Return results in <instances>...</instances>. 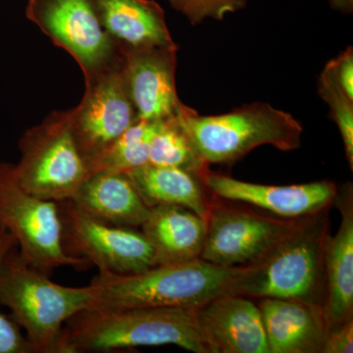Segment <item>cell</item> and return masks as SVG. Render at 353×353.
Wrapping results in <instances>:
<instances>
[{
  "label": "cell",
  "mask_w": 353,
  "mask_h": 353,
  "mask_svg": "<svg viewBox=\"0 0 353 353\" xmlns=\"http://www.w3.org/2000/svg\"><path fill=\"white\" fill-rule=\"evenodd\" d=\"M0 232L12 234L22 256L46 275L62 266L88 265L64 252L57 202L26 190L7 162H0Z\"/></svg>",
  "instance_id": "52a82bcc"
},
{
  "label": "cell",
  "mask_w": 353,
  "mask_h": 353,
  "mask_svg": "<svg viewBox=\"0 0 353 353\" xmlns=\"http://www.w3.org/2000/svg\"><path fill=\"white\" fill-rule=\"evenodd\" d=\"M181 125L202 159L231 164L259 146L290 152L301 146L303 126L290 114L268 103L245 104L231 112L201 116L183 104Z\"/></svg>",
  "instance_id": "5b68a950"
},
{
  "label": "cell",
  "mask_w": 353,
  "mask_h": 353,
  "mask_svg": "<svg viewBox=\"0 0 353 353\" xmlns=\"http://www.w3.org/2000/svg\"><path fill=\"white\" fill-rule=\"evenodd\" d=\"M353 352V319L330 327L325 336L322 353Z\"/></svg>",
  "instance_id": "484cf974"
},
{
  "label": "cell",
  "mask_w": 353,
  "mask_h": 353,
  "mask_svg": "<svg viewBox=\"0 0 353 353\" xmlns=\"http://www.w3.org/2000/svg\"><path fill=\"white\" fill-rule=\"evenodd\" d=\"M240 269L199 259L157 265L129 275L99 273L90 283L97 290L94 308H199L217 297L232 294Z\"/></svg>",
  "instance_id": "277c9868"
},
{
  "label": "cell",
  "mask_w": 353,
  "mask_h": 353,
  "mask_svg": "<svg viewBox=\"0 0 353 353\" xmlns=\"http://www.w3.org/2000/svg\"><path fill=\"white\" fill-rule=\"evenodd\" d=\"M57 204L62 245L69 256L94 265L99 273L115 275L141 273L157 266L154 252L143 232L102 222L72 199Z\"/></svg>",
  "instance_id": "ba28073f"
},
{
  "label": "cell",
  "mask_w": 353,
  "mask_h": 353,
  "mask_svg": "<svg viewBox=\"0 0 353 353\" xmlns=\"http://www.w3.org/2000/svg\"><path fill=\"white\" fill-rule=\"evenodd\" d=\"M327 66L331 70L340 87L353 101V51L348 48L340 57L330 61Z\"/></svg>",
  "instance_id": "4316f807"
},
{
  "label": "cell",
  "mask_w": 353,
  "mask_h": 353,
  "mask_svg": "<svg viewBox=\"0 0 353 353\" xmlns=\"http://www.w3.org/2000/svg\"><path fill=\"white\" fill-rule=\"evenodd\" d=\"M141 228L152 245L157 265L201 259L206 220L194 211L178 205L153 206Z\"/></svg>",
  "instance_id": "ac0fdd59"
},
{
  "label": "cell",
  "mask_w": 353,
  "mask_h": 353,
  "mask_svg": "<svg viewBox=\"0 0 353 353\" xmlns=\"http://www.w3.org/2000/svg\"><path fill=\"white\" fill-rule=\"evenodd\" d=\"M329 236V208L297 220L268 252L241 266L232 294L292 299L323 307Z\"/></svg>",
  "instance_id": "6da1fadb"
},
{
  "label": "cell",
  "mask_w": 353,
  "mask_h": 353,
  "mask_svg": "<svg viewBox=\"0 0 353 353\" xmlns=\"http://www.w3.org/2000/svg\"><path fill=\"white\" fill-rule=\"evenodd\" d=\"M209 353H270L259 305L225 294L197 308Z\"/></svg>",
  "instance_id": "5bb4252c"
},
{
  "label": "cell",
  "mask_w": 353,
  "mask_h": 353,
  "mask_svg": "<svg viewBox=\"0 0 353 353\" xmlns=\"http://www.w3.org/2000/svg\"><path fill=\"white\" fill-rule=\"evenodd\" d=\"M72 201L102 222L134 229L141 227L150 211L130 176L122 172L90 174Z\"/></svg>",
  "instance_id": "e0dca14e"
},
{
  "label": "cell",
  "mask_w": 353,
  "mask_h": 353,
  "mask_svg": "<svg viewBox=\"0 0 353 353\" xmlns=\"http://www.w3.org/2000/svg\"><path fill=\"white\" fill-rule=\"evenodd\" d=\"M248 0H169L176 11L183 14L192 25H197L206 18L223 20L229 13L241 10Z\"/></svg>",
  "instance_id": "cb8c5ba5"
},
{
  "label": "cell",
  "mask_w": 353,
  "mask_h": 353,
  "mask_svg": "<svg viewBox=\"0 0 353 353\" xmlns=\"http://www.w3.org/2000/svg\"><path fill=\"white\" fill-rule=\"evenodd\" d=\"M270 353H322L328 325L321 306L292 299L257 303Z\"/></svg>",
  "instance_id": "2e32d148"
},
{
  "label": "cell",
  "mask_w": 353,
  "mask_h": 353,
  "mask_svg": "<svg viewBox=\"0 0 353 353\" xmlns=\"http://www.w3.org/2000/svg\"><path fill=\"white\" fill-rule=\"evenodd\" d=\"M26 15L76 60L85 78L120 61L119 46L102 27L95 0H28Z\"/></svg>",
  "instance_id": "9c48e42d"
},
{
  "label": "cell",
  "mask_w": 353,
  "mask_h": 353,
  "mask_svg": "<svg viewBox=\"0 0 353 353\" xmlns=\"http://www.w3.org/2000/svg\"><path fill=\"white\" fill-rule=\"evenodd\" d=\"M201 259L224 267L245 266L261 257L296 220L267 217L252 211L210 201Z\"/></svg>",
  "instance_id": "8fae6325"
},
{
  "label": "cell",
  "mask_w": 353,
  "mask_h": 353,
  "mask_svg": "<svg viewBox=\"0 0 353 353\" xmlns=\"http://www.w3.org/2000/svg\"><path fill=\"white\" fill-rule=\"evenodd\" d=\"M14 172L20 185L51 201L73 199L88 176L87 162L71 128L70 110L55 111L28 129L19 141Z\"/></svg>",
  "instance_id": "8992f818"
},
{
  "label": "cell",
  "mask_w": 353,
  "mask_h": 353,
  "mask_svg": "<svg viewBox=\"0 0 353 353\" xmlns=\"http://www.w3.org/2000/svg\"><path fill=\"white\" fill-rule=\"evenodd\" d=\"M158 125L159 121H134L112 145L88 163V175L97 171L128 173L150 163V143Z\"/></svg>",
  "instance_id": "44dd1931"
},
{
  "label": "cell",
  "mask_w": 353,
  "mask_h": 353,
  "mask_svg": "<svg viewBox=\"0 0 353 353\" xmlns=\"http://www.w3.org/2000/svg\"><path fill=\"white\" fill-rule=\"evenodd\" d=\"M12 246V245H11ZM10 246V248H11ZM4 252L0 255L3 256ZM1 306V304H0ZM0 353H36L22 329L0 310Z\"/></svg>",
  "instance_id": "d4e9b609"
},
{
  "label": "cell",
  "mask_w": 353,
  "mask_h": 353,
  "mask_svg": "<svg viewBox=\"0 0 353 353\" xmlns=\"http://www.w3.org/2000/svg\"><path fill=\"white\" fill-rule=\"evenodd\" d=\"M165 345L209 353L197 308H92L73 316L65 325L64 353Z\"/></svg>",
  "instance_id": "7a4b0ae2"
},
{
  "label": "cell",
  "mask_w": 353,
  "mask_h": 353,
  "mask_svg": "<svg viewBox=\"0 0 353 353\" xmlns=\"http://www.w3.org/2000/svg\"><path fill=\"white\" fill-rule=\"evenodd\" d=\"M82 101L70 110L71 128L87 165L138 119L118 63L85 78Z\"/></svg>",
  "instance_id": "30bf717a"
},
{
  "label": "cell",
  "mask_w": 353,
  "mask_h": 353,
  "mask_svg": "<svg viewBox=\"0 0 353 353\" xmlns=\"http://www.w3.org/2000/svg\"><path fill=\"white\" fill-rule=\"evenodd\" d=\"M148 208L178 205L206 219L210 201L201 178L176 167L146 164L126 173Z\"/></svg>",
  "instance_id": "ffe728a7"
},
{
  "label": "cell",
  "mask_w": 353,
  "mask_h": 353,
  "mask_svg": "<svg viewBox=\"0 0 353 353\" xmlns=\"http://www.w3.org/2000/svg\"><path fill=\"white\" fill-rule=\"evenodd\" d=\"M15 243L16 241L12 234L6 232H0V255Z\"/></svg>",
  "instance_id": "83f0119b"
},
{
  "label": "cell",
  "mask_w": 353,
  "mask_h": 353,
  "mask_svg": "<svg viewBox=\"0 0 353 353\" xmlns=\"http://www.w3.org/2000/svg\"><path fill=\"white\" fill-rule=\"evenodd\" d=\"M150 163L176 167L196 174L201 178L209 170L208 164L192 145L178 115L159 121L157 131L150 143Z\"/></svg>",
  "instance_id": "7402d4cb"
},
{
  "label": "cell",
  "mask_w": 353,
  "mask_h": 353,
  "mask_svg": "<svg viewBox=\"0 0 353 353\" xmlns=\"http://www.w3.org/2000/svg\"><path fill=\"white\" fill-rule=\"evenodd\" d=\"M94 285L57 284L32 267L13 245L0 259V304L25 331L36 353H64V329L70 318L94 307Z\"/></svg>",
  "instance_id": "3957f363"
},
{
  "label": "cell",
  "mask_w": 353,
  "mask_h": 353,
  "mask_svg": "<svg viewBox=\"0 0 353 353\" xmlns=\"http://www.w3.org/2000/svg\"><path fill=\"white\" fill-rule=\"evenodd\" d=\"M128 94L138 119L161 121L180 112L176 88L178 46L119 48Z\"/></svg>",
  "instance_id": "7c38bea8"
},
{
  "label": "cell",
  "mask_w": 353,
  "mask_h": 353,
  "mask_svg": "<svg viewBox=\"0 0 353 353\" xmlns=\"http://www.w3.org/2000/svg\"><path fill=\"white\" fill-rule=\"evenodd\" d=\"M319 94L331 108L332 117L340 130L345 154L352 170L353 101L343 92L327 65L319 77Z\"/></svg>",
  "instance_id": "603a6c76"
},
{
  "label": "cell",
  "mask_w": 353,
  "mask_h": 353,
  "mask_svg": "<svg viewBox=\"0 0 353 353\" xmlns=\"http://www.w3.org/2000/svg\"><path fill=\"white\" fill-rule=\"evenodd\" d=\"M103 29L119 48L175 46L154 0H95Z\"/></svg>",
  "instance_id": "d6986e66"
},
{
  "label": "cell",
  "mask_w": 353,
  "mask_h": 353,
  "mask_svg": "<svg viewBox=\"0 0 353 353\" xmlns=\"http://www.w3.org/2000/svg\"><path fill=\"white\" fill-rule=\"evenodd\" d=\"M201 180L208 192L219 199L250 204L288 220L308 217L330 208L338 194V187L330 181L267 185L243 182L210 170L201 176Z\"/></svg>",
  "instance_id": "4fadbf2b"
},
{
  "label": "cell",
  "mask_w": 353,
  "mask_h": 353,
  "mask_svg": "<svg viewBox=\"0 0 353 353\" xmlns=\"http://www.w3.org/2000/svg\"><path fill=\"white\" fill-rule=\"evenodd\" d=\"M333 205L341 213V224L325 248L326 296L324 311L330 327L353 319V190L352 183L338 189Z\"/></svg>",
  "instance_id": "9a60e30c"
}]
</instances>
